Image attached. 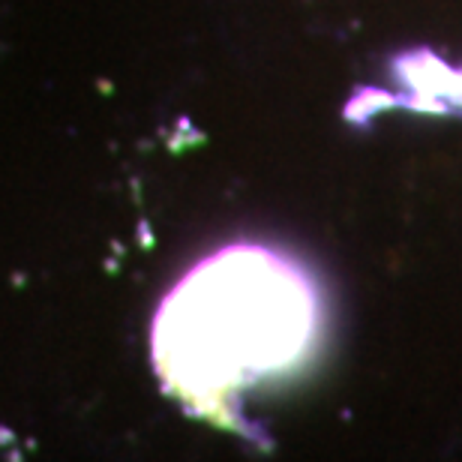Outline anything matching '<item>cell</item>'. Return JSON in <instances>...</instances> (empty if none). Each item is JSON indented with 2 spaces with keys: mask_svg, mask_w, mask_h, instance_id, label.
Wrapping results in <instances>:
<instances>
[{
  "mask_svg": "<svg viewBox=\"0 0 462 462\" xmlns=\"http://www.w3.org/2000/svg\"><path fill=\"white\" fill-rule=\"evenodd\" d=\"M316 325V289L298 264L267 246L231 244L162 298L151 355L165 391L217 418L237 393L298 364Z\"/></svg>",
  "mask_w": 462,
  "mask_h": 462,
  "instance_id": "cell-1",
  "label": "cell"
}]
</instances>
